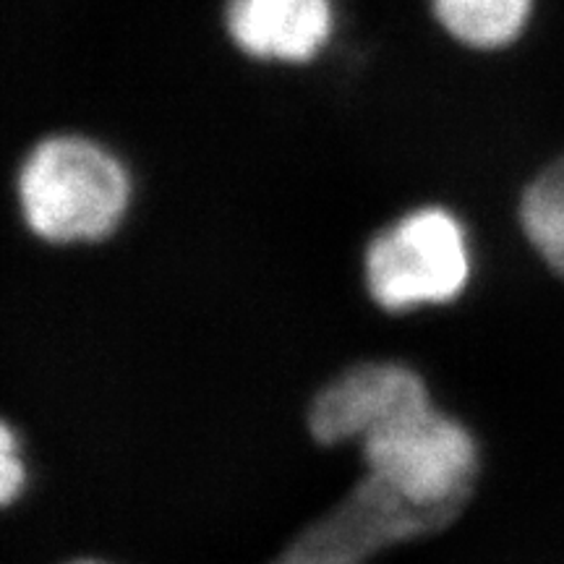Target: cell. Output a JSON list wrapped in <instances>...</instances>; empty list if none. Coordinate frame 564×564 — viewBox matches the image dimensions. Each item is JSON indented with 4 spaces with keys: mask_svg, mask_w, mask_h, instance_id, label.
Returning a JSON list of instances; mask_svg holds the SVG:
<instances>
[{
    "mask_svg": "<svg viewBox=\"0 0 564 564\" xmlns=\"http://www.w3.org/2000/svg\"><path fill=\"white\" fill-rule=\"evenodd\" d=\"M21 220L40 241L95 243L116 232L131 204V178L100 141L55 133L37 141L17 173Z\"/></svg>",
    "mask_w": 564,
    "mask_h": 564,
    "instance_id": "1",
    "label": "cell"
},
{
    "mask_svg": "<svg viewBox=\"0 0 564 564\" xmlns=\"http://www.w3.org/2000/svg\"><path fill=\"white\" fill-rule=\"evenodd\" d=\"M361 444L369 476L408 505L455 520L474 497L481 470L476 436L432 405L379 429Z\"/></svg>",
    "mask_w": 564,
    "mask_h": 564,
    "instance_id": "2",
    "label": "cell"
},
{
    "mask_svg": "<svg viewBox=\"0 0 564 564\" xmlns=\"http://www.w3.org/2000/svg\"><path fill=\"white\" fill-rule=\"evenodd\" d=\"M470 270L468 232L442 207L400 217L366 251V285L387 312L455 301L468 285Z\"/></svg>",
    "mask_w": 564,
    "mask_h": 564,
    "instance_id": "3",
    "label": "cell"
},
{
    "mask_svg": "<svg viewBox=\"0 0 564 564\" xmlns=\"http://www.w3.org/2000/svg\"><path fill=\"white\" fill-rule=\"evenodd\" d=\"M449 523L453 518L447 514L408 505L369 476L274 564H364L400 541L434 533Z\"/></svg>",
    "mask_w": 564,
    "mask_h": 564,
    "instance_id": "4",
    "label": "cell"
},
{
    "mask_svg": "<svg viewBox=\"0 0 564 564\" xmlns=\"http://www.w3.org/2000/svg\"><path fill=\"white\" fill-rule=\"evenodd\" d=\"M432 405L423 379L403 364H358L316 394L308 413L322 444L364 442L403 415Z\"/></svg>",
    "mask_w": 564,
    "mask_h": 564,
    "instance_id": "5",
    "label": "cell"
},
{
    "mask_svg": "<svg viewBox=\"0 0 564 564\" xmlns=\"http://www.w3.org/2000/svg\"><path fill=\"white\" fill-rule=\"evenodd\" d=\"M335 0H228L225 30L243 55L262 63H312L335 34Z\"/></svg>",
    "mask_w": 564,
    "mask_h": 564,
    "instance_id": "6",
    "label": "cell"
},
{
    "mask_svg": "<svg viewBox=\"0 0 564 564\" xmlns=\"http://www.w3.org/2000/svg\"><path fill=\"white\" fill-rule=\"evenodd\" d=\"M434 19L474 51H502L523 37L533 0H432Z\"/></svg>",
    "mask_w": 564,
    "mask_h": 564,
    "instance_id": "7",
    "label": "cell"
},
{
    "mask_svg": "<svg viewBox=\"0 0 564 564\" xmlns=\"http://www.w3.org/2000/svg\"><path fill=\"white\" fill-rule=\"evenodd\" d=\"M518 215L525 241L564 280V154L528 183Z\"/></svg>",
    "mask_w": 564,
    "mask_h": 564,
    "instance_id": "8",
    "label": "cell"
},
{
    "mask_svg": "<svg viewBox=\"0 0 564 564\" xmlns=\"http://www.w3.org/2000/svg\"><path fill=\"white\" fill-rule=\"evenodd\" d=\"M26 457L17 429L0 419V510L17 505L26 489Z\"/></svg>",
    "mask_w": 564,
    "mask_h": 564,
    "instance_id": "9",
    "label": "cell"
},
{
    "mask_svg": "<svg viewBox=\"0 0 564 564\" xmlns=\"http://www.w3.org/2000/svg\"><path fill=\"white\" fill-rule=\"evenodd\" d=\"M74 564H97V562H74Z\"/></svg>",
    "mask_w": 564,
    "mask_h": 564,
    "instance_id": "10",
    "label": "cell"
}]
</instances>
